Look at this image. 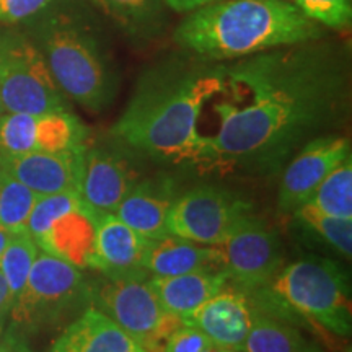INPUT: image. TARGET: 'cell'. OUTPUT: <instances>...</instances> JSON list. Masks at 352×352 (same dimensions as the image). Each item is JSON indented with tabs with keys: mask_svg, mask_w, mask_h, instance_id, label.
Masks as SVG:
<instances>
[{
	"mask_svg": "<svg viewBox=\"0 0 352 352\" xmlns=\"http://www.w3.org/2000/svg\"><path fill=\"white\" fill-rule=\"evenodd\" d=\"M171 184L164 179H145L135 183L114 210L132 230L152 241L166 235V215L175 201Z\"/></svg>",
	"mask_w": 352,
	"mask_h": 352,
	"instance_id": "d6986e66",
	"label": "cell"
},
{
	"mask_svg": "<svg viewBox=\"0 0 352 352\" xmlns=\"http://www.w3.org/2000/svg\"><path fill=\"white\" fill-rule=\"evenodd\" d=\"M321 212L352 219V158L334 168L308 201Z\"/></svg>",
	"mask_w": 352,
	"mask_h": 352,
	"instance_id": "cb8c5ba5",
	"label": "cell"
},
{
	"mask_svg": "<svg viewBox=\"0 0 352 352\" xmlns=\"http://www.w3.org/2000/svg\"><path fill=\"white\" fill-rule=\"evenodd\" d=\"M165 6L178 13H191L199 10L202 7L212 6V3L222 2V0H164Z\"/></svg>",
	"mask_w": 352,
	"mask_h": 352,
	"instance_id": "4dcf8cb0",
	"label": "cell"
},
{
	"mask_svg": "<svg viewBox=\"0 0 352 352\" xmlns=\"http://www.w3.org/2000/svg\"><path fill=\"white\" fill-rule=\"evenodd\" d=\"M162 352H212L214 342L189 323H182L166 338Z\"/></svg>",
	"mask_w": 352,
	"mask_h": 352,
	"instance_id": "f1b7e54d",
	"label": "cell"
},
{
	"mask_svg": "<svg viewBox=\"0 0 352 352\" xmlns=\"http://www.w3.org/2000/svg\"><path fill=\"white\" fill-rule=\"evenodd\" d=\"M12 236H13L12 233H8V232L2 230V228H0V256H2V253L6 252V248L8 246V243H10Z\"/></svg>",
	"mask_w": 352,
	"mask_h": 352,
	"instance_id": "d6a6232c",
	"label": "cell"
},
{
	"mask_svg": "<svg viewBox=\"0 0 352 352\" xmlns=\"http://www.w3.org/2000/svg\"><path fill=\"white\" fill-rule=\"evenodd\" d=\"M223 65L166 64L139 80L111 134L134 152L162 164H197L199 120L222 88Z\"/></svg>",
	"mask_w": 352,
	"mask_h": 352,
	"instance_id": "7a4b0ae2",
	"label": "cell"
},
{
	"mask_svg": "<svg viewBox=\"0 0 352 352\" xmlns=\"http://www.w3.org/2000/svg\"><path fill=\"white\" fill-rule=\"evenodd\" d=\"M38 197L36 192L0 168V228L12 235L26 232V222Z\"/></svg>",
	"mask_w": 352,
	"mask_h": 352,
	"instance_id": "603a6c76",
	"label": "cell"
},
{
	"mask_svg": "<svg viewBox=\"0 0 352 352\" xmlns=\"http://www.w3.org/2000/svg\"><path fill=\"white\" fill-rule=\"evenodd\" d=\"M148 240L114 214H98L94 233V267L107 277L145 274L142 256Z\"/></svg>",
	"mask_w": 352,
	"mask_h": 352,
	"instance_id": "9a60e30c",
	"label": "cell"
},
{
	"mask_svg": "<svg viewBox=\"0 0 352 352\" xmlns=\"http://www.w3.org/2000/svg\"><path fill=\"white\" fill-rule=\"evenodd\" d=\"M212 352H243V351H235V349H222V347H214Z\"/></svg>",
	"mask_w": 352,
	"mask_h": 352,
	"instance_id": "836d02e7",
	"label": "cell"
},
{
	"mask_svg": "<svg viewBox=\"0 0 352 352\" xmlns=\"http://www.w3.org/2000/svg\"><path fill=\"white\" fill-rule=\"evenodd\" d=\"M91 3L134 38L152 36L164 19V0H91Z\"/></svg>",
	"mask_w": 352,
	"mask_h": 352,
	"instance_id": "7402d4cb",
	"label": "cell"
},
{
	"mask_svg": "<svg viewBox=\"0 0 352 352\" xmlns=\"http://www.w3.org/2000/svg\"><path fill=\"white\" fill-rule=\"evenodd\" d=\"M87 302H91V285L80 267L39 250L25 289L12 305V327L28 333L54 327Z\"/></svg>",
	"mask_w": 352,
	"mask_h": 352,
	"instance_id": "8992f818",
	"label": "cell"
},
{
	"mask_svg": "<svg viewBox=\"0 0 352 352\" xmlns=\"http://www.w3.org/2000/svg\"><path fill=\"white\" fill-rule=\"evenodd\" d=\"M94 212L87 204L72 212L65 214L44 233L38 241V248L52 256L65 259L74 266L94 267V233L95 219Z\"/></svg>",
	"mask_w": 352,
	"mask_h": 352,
	"instance_id": "ffe728a7",
	"label": "cell"
},
{
	"mask_svg": "<svg viewBox=\"0 0 352 352\" xmlns=\"http://www.w3.org/2000/svg\"><path fill=\"white\" fill-rule=\"evenodd\" d=\"M6 109H3V103H2V98H0V114H2Z\"/></svg>",
	"mask_w": 352,
	"mask_h": 352,
	"instance_id": "e575fe53",
	"label": "cell"
},
{
	"mask_svg": "<svg viewBox=\"0 0 352 352\" xmlns=\"http://www.w3.org/2000/svg\"><path fill=\"white\" fill-rule=\"evenodd\" d=\"M52 0H0V23H19L36 15Z\"/></svg>",
	"mask_w": 352,
	"mask_h": 352,
	"instance_id": "f546056e",
	"label": "cell"
},
{
	"mask_svg": "<svg viewBox=\"0 0 352 352\" xmlns=\"http://www.w3.org/2000/svg\"><path fill=\"white\" fill-rule=\"evenodd\" d=\"M142 270L148 277H170L199 270H223V259L219 246L199 245L166 233L148 241Z\"/></svg>",
	"mask_w": 352,
	"mask_h": 352,
	"instance_id": "ac0fdd59",
	"label": "cell"
},
{
	"mask_svg": "<svg viewBox=\"0 0 352 352\" xmlns=\"http://www.w3.org/2000/svg\"><path fill=\"white\" fill-rule=\"evenodd\" d=\"M324 36L289 0H222L188 13L176 26L179 47L204 63L235 60Z\"/></svg>",
	"mask_w": 352,
	"mask_h": 352,
	"instance_id": "3957f363",
	"label": "cell"
},
{
	"mask_svg": "<svg viewBox=\"0 0 352 352\" xmlns=\"http://www.w3.org/2000/svg\"><path fill=\"white\" fill-rule=\"evenodd\" d=\"M91 303L147 352L160 349L162 342L183 323L166 314L147 274L104 277L103 283L91 285Z\"/></svg>",
	"mask_w": 352,
	"mask_h": 352,
	"instance_id": "ba28073f",
	"label": "cell"
},
{
	"mask_svg": "<svg viewBox=\"0 0 352 352\" xmlns=\"http://www.w3.org/2000/svg\"><path fill=\"white\" fill-rule=\"evenodd\" d=\"M256 314L258 308L250 294L228 283L210 297L188 323L199 328L215 347L243 351Z\"/></svg>",
	"mask_w": 352,
	"mask_h": 352,
	"instance_id": "4fadbf2b",
	"label": "cell"
},
{
	"mask_svg": "<svg viewBox=\"0 0 352 352\" xmlns=\"http://www.w3.org/2000/svg\"><path fill=\"white\" fill-rule=\"evenodd\" d=\"M39 253L38 245L28 233H16L12 236L6 252L0 256V272L7 280L13 302L20 296L28 280L30 272Z\"/></svg>",
	"mask_w": 352,
	"mask_h": 352,
	"instance_id": "d4e9b609",
	"label": "cell"
},
{
	"mask_svg": "<svg viewBox=\"0 0 352 352\" xmlns=\"http://www.w3.org/2000/svg\"><path fill=\"white\" fill-rule=\"evenodd\" d=\"M51 352H147L134 338L94 305L60 333Z\"/></svg>",
	"mask_w": 352,
	"mask_h": 352,
	"instance_id": "2e32d148",
	"label": "cell"
},
{
	"mask_svg": "<svg viewBox=\"0 0 352 352\" xmlns=\"http://www.w3.org/2000/svg\"><path fill=\"white\" fill-rule=\"evenodd\" d=\"M13 305V297L8 289L7 280L3 279L2 272H0V331L6 327L7 318L10 316V310Z\"/></svg>",
	"mask_w": 352,
	"mask_h": 352,
	"instance_id": "1f68e13d",
	"label": "cell"
},
{
	"mask_svg": "<svg viewBox=\"0 0 352 352\" xmlns=\"http://www.w3.org/2000/svg\"><path fill=\"white\" fill-rule=\"evenodd\" d=\"M166 314L188 323L199 308L228 284L223 270H199L170 277H148Z\"/></svg>",
	"mask_w": 352,
	"mask_h": 352,
	"instance_id": "e0dca14e",
	"label": "cell"
},
{
	"mask_svg": "<svg viewBox=\"0 0 352 352\" xmlns=\"http://www.w3.org/2000/svg\"><path fill=\"white\" fill-rule=\"evenodd\" d=\"M0 98L8 113L67 109L41 50L19 33L0 34Z\"/></svg>",
	"mask_w": 352,
	"mask_h": 352,
	"instance_id": "52a82bcc",
	"label": "cell"
},
{
	"mask_svg": "<svg viewBox=\"0 0 352 352\" xmlns=\"http://www.w3.org/2000/svg\"><path fill=\"white\" fill-rule=\"evenodd\" d=\"M87 145L64 152H30L0 155V168L23 183L38 196L77 191Z\"/></svg>",
	"mask_w": 352,
	"mask_h": 352,
	"instance_id": "5bb4252c",
	"label": "cell"
},
{
	"mask_svg": "<svg viewBox=\"0 0 352 352\" xmlns=\"http://www.w3.org/2000/svg\"><path fill=\"white\" fill-rule=\"evenodd\" d=\"M83 204L85 202L82 201L77 191L39 196L30 212L28 222H26V233L32 236L34 243H38L57 220L64 217L65 214L82 208Z\"/></svg>",
	"mask_w": 352,
	"mask_h": 352,
	"instance_id": "4316f807",
	"label": "cell"
},
{
	"mask_svg": "<svg viewBox=\"0 0 352 352\" xmlns=\"http://www.w3.org/2000/svg\"><path fill=\"white\" fill-rule=\"evenodd\" d=\"M303 227L310 228L331 248L351 259L352 254V219H341L321 212L311 204H303L292 214Z\"/></svg>",
	"mask_w": 352,
	"mask_h": 352,
	"instance_id": "484cf974",
	"label": "cell"
},
{
	"mask_svg": "<svg viewBox=\"0 0 352 352\" xmlns=\"http://www.w3.org/2000/svg\"><path fill=\"white\" fill-rule=\"evenodd\" d=\"M296 7L315 23L331 30H347L352 21V0H294Z\"/></svg>",
	"mask_w": 352,
	"mask_h": 352,
	"instance_id": "83f0119b",
	"label": "cell"
},
{
	"mask_svg": "<svg viewBox=\"0 0 352 352\" xmlns=\"http://www.w3.org/2000/svg\"><path fill=\"white\" fill-rule=\"evenodd\" d=\"M318 41L223 65L222 88L215 95L219 126L215 134L202 135L197 164L272 175L341 120L349 98L346 54Z\"/></svg>",
	"mask_w": 352,
	"mask_h": 352,
	"instance_id": "6da1fadb",
	"label": "cell"
},
{
	"mask_svg": "<svg viewBox=\"0 0 352 352\" xmlns=\"http://www.w3.org/2000/svg\"><path fill=\"white\" fill-rule=\"evenodd\" d=\"M252 206L217 186H197L176 196L166 215V232L206 246H219Z\"/></svg>",
	"mask_w": 352,
	"mask_h": 352,
	"instance_id": "9c48e42d",
	"label": "cell"
},
{
	"mask_svg": "<svg viewBox=\"0 0 352 352\" xmlns=\"http://www.w3.org/2000/svg\"><path fill=\"white\" fill-rule=\"evenodd\" d=\"M264 290L279 311H292L336 336L351 334V280L333 259L311 254L285 264Z\"/></svg>",
	"mask_w": 352,
	"mask_h": 352,
	"instance_id": "5b68a950",
	"label": "cell"
},
{
	"mask_svg": "<svg viewBox=\"0 0 352 352\" xmlns=\"http://www.w3.org/2000/svg\"><path fill=\"white\" fill-rule=\"evenodd\" d=\"M0 352H6V351H3V349H0Z\"/></svg>",
	"mask_w": 352,
	"mask_h": 352,
	"instance_id": "d590c367",
	"label": "cell"
},
{
	"mask_svg": "<svg viewBox=\"0 0 352 352\" xmlns=\"http://www.w3.org/2000/svg\"><path fill=\"white\" fill-rule=\"evenodd\" d=\"M219 250L228 283L246 294L263 292L284 263L279 236L253 212L239 220Z\"/></svg>",
	"mask_w": 352,
	"mask_h": 352,
	"instance_id": "30bf717a",
	"label": "cell"
},
{
	"mask_svg": "<svg viewBox=\"0 0 352 352\" xmlns=\"http://www.w3.org/2000/svg\"><path fill=\"white\" fill-rule=\"evenodd\" d=\"M138 183L124 153L109 147H85L78 195L96 214H114L129 189Z\"/></svg>",
	"mask_w": 352,
	"mask_h": 352,
	"instance_id": "7c38bea8",
	"label": "cell"
},
{
	"mask_svg": "<svg viewBox=\"0 0 352 352\" xmlns=\"http://www.w3.org/2000/svg\"><path fill=\"white\" fill-rule=\"evenodd\" d=\"M351 158V140L346 135L323 134L311 139L284 165L277 208L294 214L311 199L323 179Z\"/></svg>",
	"mask_w": 352,
	"mask_h": 352,
	"instance_id": "8fae6325",
	"label": "cell"
},
{
	"mask_svg": "<svg viewBox=\"0 0 352 352\" xmlns=\"http://www.w3.org/2000/svg\"><path fill=\"white\" fill-rule=\"evenodd\" d=\"M243 352H323L287 320L258 310Z\"/></svg>",
	"mask_w": 352,
	"mask_h": 352,
	"instance_id": "44dd1931",
	"label": "cell"
},
{
	"mask_svg": "<svg viewBox=\"0 0 352 352\" xmlns=\"http://www.w3.org/2000/svg\"><path fill=\"white\" fill-rule=\"evenodd\" d=\"M41 52L64 95L90 113L113 103L118 80L98 38L70 19H52L41 34Z\"/></svg>",
	"mask_w": 352,
	"mask_h": 352,
	"instance_id": "277c9868",
	"label": "cell"
}]
</instances>
